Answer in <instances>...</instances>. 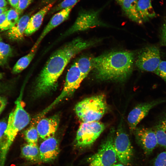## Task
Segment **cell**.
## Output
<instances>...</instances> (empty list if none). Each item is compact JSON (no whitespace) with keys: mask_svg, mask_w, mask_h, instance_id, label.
Masks as SVG:
<instances>
[{"mask_svg":"<svg viewBox=\"0 0 166 166\" xmlns=\"http://www.w3.org/2000/svg\"><path fill=\"white\" fill-rule=\"evenodd\" d=\"M105 128V125L98 121L82 122L77 132L74 141L75 147L79 149L89 147Z\"/></svg>","mask_w":166,"mask_h":166,"instance_id":"ba28073f","label":"cell"},{"mask_svg":"<svg viewBox=\"0 0 166 166\" xmlns=\"http://www.w3.org/2000/svg\"><path fill=\"white\" fill-rule=\"evenodd\" d=\"M19 14L15 9H10L7 11L6 18L11 28L15 25L19 20Z\"/></svg>","mask_w":166,"mask_h":166,"instance_id":"484cf974","label":"cell"},{"mask_svg":"<svg viewBox=\"0 0 166 166\" xmlns=\"http://www.w3.org/2000/svg\"><path fill=\"white\" fill-rule=\"evenodd\" d=\"M21 150L23 157L32 162L40 161L39 147L38 144L27 143L22 146Z\"/></svg>","mask_w":166,"mask_h":166,"instance_id":"ffe728a7","label":"cell"},{"mask_svg":"<svg viewBox=\"0 0 166 166\" xmlns=\"http://www.w3.org/2000/svg\"><path fill=\"white\" fill-rule=\"evenodd\" d=\"M37 49L32 47L28 54L19 59L14 66L12 73L14 74L18 73L26 69L33 58Z\"/></svg>","mask_w":166,"mask_h":166,"instance_id":"7402d4cb","label":"cell"},{"mask_svg":"<svg viewBox=\"0 0 166 166\" xmlns=\"http://www.w3.org/2000/svg\"><path fill=\"white\" fill-rule=\"evenodd\" d=\"M12 50L10 45L0 41V65L5 64L8 58L11 56Z\"/></svg>","mask_w":166,"mask_h":166,"instance_id":"603a6c76","label":"cell"},{"mask_svg":"<svg viewBox=\"0 0 166 166\" xmlns=\"http://www.w3.org/2000/svg\"><path fill=\"white\" fill-rule=\"evenodd\" d=\"M5 87H2L1 85H0V93L2 92L4 90Z\"/></svg>","mask_w":166,"mask_h":166,"instance_id":"f35d334b","label":"cell"},{"mask_svg":"<svg viewBox=\"0 0 166 166\" xmlns=\"http://www.w3.org/2000/svg\"><path fill=\"white\" fill-rule=\"evenodd\" d=\"M22 92L15 102V108L9 115L6 128L0 142V166H5L7 153L18 133L31 120L30 115L22 105Z\"/></svg>","mask_w":166,"mask_h":166,"instance_id":"3957f363","label":"cell"},{"mask_svg":"<svg viewBox=\"0 0 166 166\" xmlns=\"http://www.w3.org/2000/svg\"><path fill=\"white\" fill-rule=\"evenodd\" d=\"M134 61L131 52H111L93 58L92 70L99 80L122 81L131 74Z\"/></svg>","mask_w":166,"mask_h":166,"instance_id":"7a4b0ae2","label":"cell"},{"mask_svg":"<svg viewBox=\"0 0 166 166\" xmlns=\"http://www.w3.org/2000/svg\"><path fill=\"white\" fill-rule=\"evenodd\" d=\"M153 166H166V151L157 156L154 160Z\"/></svg>","mask_w":166,"mask_h":166,"instance_id":"83f0119b","label":"cell"},{"mask_svg":"<svg viewBox=\"0 0 166 166\" xmlns=\"http://www.w3.org/2000/svg\"><path fill=\"white\" fill-rule=\"evenodd\" d=\"M133 132L136 142L146 155L151 154L158 145L156 135L153 128L137 127Z\"/></svg>","mask_w":166,"mask_h":166,"instance_id":"8fae6325","label":"cell"},{"mask_svg":"<svg viewBox=\"0 0 166 166\" xmlns=\"http://www.w3.org/2000/svg\"><path fill=\"white\" fill-rule=\"evenodd\" d=\"M33 0H19L18 7L15 10L19 14H21L33 2Z\"/></svg>","mask_w":166,"mask_h":166,"instance_id":"f1b7e54d","label":"cell"},{"mask_svg":"<svg viewBox=\"0 0 166 166\" xmlns=\"http://www.w3.org/2000/svg\"><path fill=\"white\" fill-rule=\"evenodd\" d=\"M1 40H2V39H1V37L0 36V41H1Z\"/></svg>","mask_w":166,"mask_h":166,"instance_id":"b9f144b4","label":"cell"},{"mask_svg":"<svg viewBox=\"0 0 166 166\" xmlns=\"http://www.w3.org/2000/svg\"><path fill=\"white\" fill-rule=\"evenodd\" d=\"M40 161L49 163L54 160L59 152L57 139L53 136L44 140L39 147Z\"/></svg>","mask_w":166,"mask_h":166,"instance_id":"4fadbf2b","label":"cell"},{"mask_svg":"<svg viewBox=\"0 0 166 166\" xmlns=\"http://www.w3.org/2000/svg\"><path fill=\"white\" fill-rule=\"evenodd\" d=\"M57 0H42V1L44 3L47 4V5L49 3L54 2Z\"/></svg>","mask_w":166,"mask_h":166,"instance_id":"d590c367","label":"cell"},{"mask_svg":"<svg viewBox=\"0 0 166 166\" xmlns=\"http://www.w3.org/2000/svg\"><path fill=\"white\" fill-rule=\"evenodd\" d=\"M136 10L142 23L148 21L156 15L152 5V0H138Z\"/></svg>","mask_w":166,"mask_h":166,"instance_id":"ac0fdd59","label":"cell"},{"mask_svg":"<svg viewBox=\"0 0 166 166\" xmlns=\"http://www.w3.org/2000/svg\"><path fill=\"white\" fill-rule=\"evenodd\" d=\"M161 61L159 49L155 46H150L143 48L140 51L135 64L141 70L154 73Z\"/></svg>","mask_w":166,"mask_h":166,"instance_id":"30bf717a","label":"cell"},{"mask_svg":"<svg viewBox=\"0 0 166 166\" xmlns=\"http://www.w3.org/2000/svg\"><path fill=\"white\" fill-rule=\"evenodd\" d=\"M86 77L81 72L76 61L67 73L65 83L61 93L52 103L39 113L37 117L38 119L41 118L63 100L72 96Z\"/></svg>","mask_w":166,"mask_h":166,"instance_id":"5b68a950","label":"cell"},{"mask_svg":"<svg viewBox=\"0 0 166 166\" xmlns=\"http://www.w3.org/2000/svg\"><path fill=\"white\" fill-rule=\"evenodd\" d=\"M121 121L116 131L114 146L117 160L124 165L130 164L133 156V149L128 135Z\"/></svg>","mask_w":166,"mask_h":166,"instance_id":"9c48e42d","label":"cell"},{"mask_svg":"<svg viewBox=\"0 0 166 166\" xmlns=\"http://www.w3.org/2000/svg\"><path fill=\"white\" fill-rule=\"evenodd\" d=\"M107 109L105 97L99 95L86 98L75 105V113L82 122L97 121L103 116Z\"/></svg>","mask_w":166,"mask_h":166,"instance_id":"277c9868","label":"cell"},{"mask_svg":"<svg viewBox=\"0 0 166 166\" xmlns=\"http://www.w3.org/2000/svg\"><path fill=\"white\" fill-rule=\"evenodd\" d=\"M81 0H63L59 4L52 8L51 12L53 13L70 6H74Z\"/></svg>","mask_w":166,"mask_h":166,"instance_id":"d4e9b609","label":"cell"},{"mask_svg":"<svg viewBox=\"0 0 166 166\" xmlns=\"http://www.w3.org/2000/svg\"><path fill=\"white\" fill-rule=\"evenodd\" d=\"M30 18L29 14L22 16L15 25L8 30L7 34L9 38L13 40H22Z\"/></svg>","mask_w":166,"mask_h":166,"instance_id":"e0dca14e","label":"cell"},{"mask_svg":"<svg viewBox=\"0 0 166 166\" xmlns=\"http://www.w3.org/2000/svg\"><path fill=\"white\" fill-rule=\"evenodd\" d=\"M7 103V100L5 98L0 97V114L5 107Z\"/></svg>","mask_w":166,"mask_h":166,"instance_id":"d6a6232c","label":"cell"},{"mask_svg":"<svg viewBox=\"0 0 166 166\" xmlns=\"http://www.w3.org/2000/svg\"><path fill=\"white\" fill-rule=\"evenodd\" d=\"M24 136L27 143L37 144L39 135L36 127L34 126L30 127L25 132Z\"/></svg>","mask_w":166,"mask_h":166,"instance_id":"cb8c5ba5","label":"cell"},{"mask_svg":"<svg viewBox=\"0 0 166 166\" xmlns=\"http://www.w3.org/2000/svg\"><path fill=\"white\" fill-rule=\"evenodd\" d=\"M154 73L161 78L166 83V61H161L158 68Z\"/></svg>","mask_w":166,"mask_h":166,"instance_id":"4316f807","label":"cell"},{"mask_svg":"<svg viewBox=\"0 0 166 166\" xmlns=\"http://www.w3.org/2000/svg\"><path fill=\"white\" fill-rule=\"evenodd\" d=\"M73 6L63 9L55 14L51 18L33 47L37 48L44 37L52 30L67 20Z\"/></svg>","mask_w":166,"mask_h":166,"instance_id":"9a60e30c","label":"cell"},{"mask_svg":"<svg viewBox=\"0 0 166 166\" xmlns=\"http://www.w3.org/2000/svg\"><path fill=\"white\" fill-rule=\"evenodd\" d=\"M115 130L111 129L97 152L88 159L89 166H112L117 160L114 146Z\"/></svg>","mask_w":166,"mask_h":166,"instance_id":"8992f818","label":"cell"},{"mask_svg":"<svg viewBox=\"0 0 166 166\" xmlns=\"http://www.w3.org/2000/svg\"><path fill=\"white\" fill-rule=\"evenodd\" d=\"M10 5L16 10L18 6L19 0H8Z\"/></svg>","mask_w":166,"mask_h":166,"instance_id":"836d02e7","label":"cell"},{"mask_svg":"<svg viewBox=\"0 0 166 166\" xmlns=\"http://www.w3.org/2000/svg\"><path fill=\"white\" fill-rule=\"evenodd\" d=\"M8 8L7 7L0 8V15L7 10Z\"/></svg>","mask_w":166,"mask_h":166,"instance_id":"8d00e7d4","label":"cell"},{"mask_svg":"<svg viewBox=\"0 0 166 166\" xmlns=\"http://www.w3.org/2000/svg\"><path fill=\"white\" fill-rule=\"evenodd\" d=\"M60 122V117L55 115L39 120L36 126L39 136L44 140L53 136Z\"/></svg>","mask_w":166,"mask_h":166,"instance_id":"5bb4252c","label":"cell"},{"mask_svg":"<svg viewBox=\"0 0 166 166\" xmlns=\"http://www.w3.org/2000/svg\"><path fill=\"white\" fill-rule=\"evenodd\" d=\"M97 9L82 10L73 25L65 33L64 36L85 31L98 26H107L100 18V15L107 5Z\"/></svg>","mask_w":166,"mask_h":166,"instance_id":"52a82bcc","label":"cell"},{"mask_svg":"<svg viewBox=\"0 0 166 166\" xmlns=\"http://www.w3.org/2000/svg\"><path fill=\"white\" fill-rule=\"evenodd\" d=\"M138 0H123L121 5L124 14L132 21L142 24L137 14L136 6Z\"/></svg>","mask_w":166,"mask_h":166,"instance_id":"d6986e66","label":"cell"},{"mask_svg":"<svg viewBox=\"0 0 166 166\" xmlns=\"http://www.w3.org/2000/svg\"><path fill=\"white\" fill-rule=\"evenodd\" d=\"M3 73H0V79H2L3 77Z\"/></svg>","mask_w":166,"mask_h":166,"instance_id":"60d3db41","label":"cell"},{"mask_svg":"<svg viewBox=\"0 0 166 166\" xmlns=\"http://www.w3.org/2000/svg\"><path fill=\"white\" fill-rule=\"evenodd\" d=\"M7 121L6 119H3L0 121V142L3 137L6 130Z\"/></svg>","mask_w":166,"mask_h":166,"instance_id":"1f68e13d","label":"cell"},{"mask_svg":"<svg viewBox=\"0 0 166 166\" xmlns=\"http://www.w3.org/2000/svg\"><path fill=\"white\" fill-rule=\"evenodd\" d=\"M160 39L162 45L166 46V19L161 28Z\"/></svg>","mask_w":166,"mask_h":166,"instance_id":"4dcf8cb0","label":"cell"},{"mask_svg":"<svg viewBox=\"0 0 166 166\" xmlns=\"http://www.w3.org/2000/svg\"><path fill=\"white\" fill-rule=\"evenodd\" d=\"M112 166H125L124 165L122 164H115Z\"/></svg>","mask_w":166,"mask_h":166,"instance_id":"ab89813d","label":"cell"},{"mask_svg":"<svg viewBox=\"0 0 166 166\" xmlns=\"http://www.w3.org/2000/svg\"><path fill=\"white\" fill-rule=\"evenodd\" d=\"M165 101L164 100L159 99L142 103L135 106L130 112L127 118L130 132H133L138 124L147 116L151 109Z\"/></svg>","mask_w":166,"mask_h":166,"instance_id":"7c38bea8","label":"cell"},{"mask_svg":"<svg viewBox=\"0 0 166 166\" xmlns=\"http://www.w3.org/2000/svg\"><path fill=\"white\" fill-rule=\"evenodd\" d=\"M117 4H119L120 6L121 5L123 0H115Z\"/></svg>","mask_w":166,"mask_h":166,"instance_id":"74e56055","label":"cell"},{"mask_svg":"<svg viewBox=\"0 0 166 166\" xmlns=\"http://www.w3.org/2000/svg\"><path fill=\"white\" fill-rule=\"evenodd\" d=\"M158 144L166 148V116L160 119L153 128Z\"/></svg>","mask_w":166,"mask_h":166,"instance_id":"44dd1931","label":"cell"},{"mask_svg":"<svg viewBox=\"0 0 166 166\" xmlns=\"http://www.w3.org/2000/svg\"><path fill=\"white\" fill-rule=\"evenodd\" d=\"M7 4L6 0H0V8L5 7Z\"/></svg>","mask_w":166,"mask_h":166,"instance_id":"e575fe53","label":"cell"},{"mask_svg":"<svg viewBox=\"0 0 166 166\" xmlns=\"http://www.w3.org/2000/svg\"><path fill=\"white\" fill-rule=\"evenodd\" d=\"M54 3L53 2L47 5L30 18L24 33L26 36L31 35L39 29L45 15L52 8Z\"/></svg>","mask_w":166,"mask_h":166,"instance_id":"2e32d148","label":"cell"},{"mask_svg":"<svg viewBox=\"0 0 166 166\" xmlns=\"http://www.w3.org/2000/svg\"><path fill=\"white\" fill-rule=\"evenodd\" d=\"M95 43L94 41L77 38L54 52L36 79L33 90V97L38 98L55 90L59 77L70 60L81 52Z\"/></svg>","mask_w":166,"mask_h":166,"instance_id":"6da1fadb","label":"cell"},{"mask_svg":"<svg viewBox=\"0 0 166 166\" xmlns=\"http://www.w3.org/2000/svg\"><path fill=\"white\" fill-rule=\"evenodd\" d=\"M7 11L0 15V29L2 30H8L11 28L7 20Z\"/></svg>","mask_w":166,"mask_h":166,"instance_id":"f546056e","label":"cell"}]
</instances>
